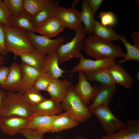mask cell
Listing matches in <instances>:
<instances>
[{
    "label": "cell",
    "mask_w": 139,
    "mask_h": 139,
    "mask_svg": "<svg viewBox=\"0 0 139 139\" xmlns=\"http://www.w3.org/2000/svg\"><path fill=\"white\" fill-rule=\"evenodd\" d=\"M132 36L134 42L133 45L139 48V33L138 32H134L132 33Z\"/></svg>",
    "instance_id": "cell-40"
},
{
    "label": "cell",
    "mask_w": 139,
    "mask_h": 139,
    "mask_svg": "<svg viewBox=\"0 0 139 139\" xmlns=\"http://www.w3.org/2000/svg\"><path fill=\"white\" fill-rule=\"evenodd\" d=\"M9 67L2 66L0 67V89H2L7 78Z\"/></svg>",
    "instance_id": "cell-38"
},
{
    "label": "cell",
    "mask_w": 139,
    "mask_h": 139,
    "mask_svg": "<svg viewBox=\"0 0 139 139\" xmlns=\"http://www.w3.org/2000/svg\"><path fill=\"white\" fill-rule=\"evenodd\" d=\"M19 133L26 139H44V134L32 129L27 128L19 131Z\"/></svg>",
    "instance_id": "cell-36"
},
{
    "label": "cell",
    "mask_w": 139,
    "mask_h": 139,
    "mask_svg": "<svg viewBox=\"0 0 139 139\" xmlns=\"http://www.w3.org/2000/svg\"><path fill=\"white\" fill-rule=\"evenodd\" d=\"M9 68L7 78L2 89L8 92H20L22 80L20 65L16 62H13Z\"/></svg>",
    "instance_id": "cell-14"
},
{
    "label": "cell",
    "mask_w": 139,
    "mask_h": 139,
    "mask_svg": "<svg viewBox=\"0 0 139 139\" xmlns=\"http://www.w3.org/2000/svg\"><path fill=\"white\" fill-rule=\"evenodd\" d=\"M6 92L2 89H0V104Z\"/></svg>",
    "instance_id": "cell-41"
},
{
    "label": "cell",
    "mask_w": 139,
    "mask_h": 139,
    "mask_svg": "<svg viewBox=\"0 0 139 139\" xmlns=\"http://www.w3.org/2000/svg\"><path fill=\"white\" fill-rule=\"evenodd\" d=\"M10 26L21 29L26 32H36V29L32 21V16L24 9L18 16L11 15L10 19Z\"/></svg>",
    "instance_id": "cell-25"
},
{
    "label": "cell",
    "mask_w": 139,
    "mask_h": 139,
    "mask_svg": "<svg viewBox=\"0 0 139 139\" xmlns=\"http://www.w3.org/2000/svg\"><path fill=\"white\" fill-rule=\"evenodd\" d=\"M11 15L6 3L3 0H0V22L5 25L10 26Z\"/></svg>",
    "instance_id": "cell-35"
},
{
    "label": "cell",
    "mask_w": 139,
    "mask_h": 139,
    "mask_svg": "<svg viewBox=\"0 0 139 139\" xmlns=\"http://www.w3.org/2000/svg\"><path fill=\"white\" fill-rule=\"evenodd\" d=\"M85 76L89 82H97L101 85H116V84L110 72L109 68H105L86 74Z\"/></svg>",
    "instance_id": "cell-27"
},
{
    "label": "cell",
    "mask_w": 139,
    "mask_h": 139,
    "mask_svg": "<svg viewBox=\"0 0 139 139\" xmlns=\"http://www.w3.org/2000/svg\"><path fill=\"white\" fill-rule=\"evenodd\" d=\"M99 17L100 19L101 23L103 25L108 27L113 26L116 23V18L112 12H100Z\"/></svg>",
    "instance_id": "cell-34"
},
{
    "label": "cell",
    "mask_w": 139,
    "mask_h": 139,
    "mask_svg": "<svg viewBox=\"0 0 139 139\" xmlns=\"http://www.w3.org/2000/svg\"><path fill=\"white\" fill-rule=\"evenodd\" d=\"M126 124L124 129L111 134L103 135L100 139H139V121L130 119Z\"/></svg>",
    "instance_id": "cell-16"
},
{
    "label": "cell",
    "mask_w": 139,
    "mask_h": 139,
    "mask_svg": "<svg viewBox=\"0 0 139 139\" xmlns=\"http://www.w3.org/2000/svg\"><path fill=\"white\" fill-rule=\"evenodd\" d=\"M79 122L66 112L61 113L53 122L50 132H60L73 128Z\"/></svg>",
    "instance_id": "cell-23"
},
{
    "label": "cell",
    "mask_w": 139,
    "mask_h": 139,
    "mask_svg": "<svg viewBox=\"0 0 139 139\" xmlns=\"http://www.w3.org/2000/svg\"><path fill=\"white\" fill-rule=\"evenodd\" d=\"M20 57L22 62L41 72L47 55L34 49L31 51L22 54Z\"/></svg>",
    "instance_id": "cell-24"
},
{
    "label": "cell",
    "mask_w": 139,
    "mask_h": 139,
    "mask_svg": "<svg viewBox=\"0 0 139 139\" xmlns=\"http://www.w3.org/2000/svg\"><path fill=\"white\" fill-rule=\"evenodd\" d=\"M95 16L100 6L103 1V0H86Z\"/></svg>",
    "instance_id": "cell-39"
},
{
    "label": "cell",
    "mask_w": 139,
    "mask_h": 139,
    "mask_svg": "<svg viewBox=\"0 0 139 139\" xmlns=\"http://www.w3.org/2000/svg\"><path fill=\"white\" fill-rule=\"evenodd\" d=\"M59 6V3L57 1L50 0L45 7L32 16V22L34 28L36 29L48 19L56 16Z\"/></svg>",
    "instance_id": "cell-19"
},
{
    "label": "cell",
    "mask_w": 139,
    "mask_h": 139,
    "mask_svg": "<svg viewBox=\"0 0 139 139\" xmlns=\"http://www.w3.org/2000/svg\"><path fill=\"white\" fill-rule=\"evenodd\" d=\"M32 115L31 105L24 100L23 94L6 92L0 104V118L12 116L30 118Z\"/></svg>",
    "instance_id": "cell-2"
},
{
    "label": "cell",
    "mask_w": 139,
    "mask_h": 139,
    "mask_svg": "<svg viewBox=\"0 0 139 139\" xmlns=\"http://www.w3.org/2000/svg\"><path fill=\"white\" fill-rule=\"evenodd\" d=\"M58 115L47 116L32 115L30 117L27 128L34 129L44 134L50 132L52 124Z\"/></svg>",
    "instance_id": "cell-20"
},
{
    "label": "cell",
    "mask_w": 139,
    "mask_h": 139,
    "mask_svg": "<svg viewBox=\"0 0 139 139\" xmlns=\"http://www.w3.org/2000/svg\"><path fill=\"white\" fill-rule=\"evenodd\" d=\"M79 73L77 83L74 86L75 91L80 96L83 102L88 106L90 101L93 100L97 91L98 86H92L82 72Z\"/></svg>",
    "instance_id": "cell-11"
},
{
    "label": "cell",
    "mask_w": 139,
    "mask_h": 139,
    "mask_svg": "<svg viewBox=\"0 0 139 139\" xmlns=\"http://www.w3.org/2000/svg\"><path fill=\"white\" fill-rule=\"evenodd\" d=\"M116 83L128 89L133 86L134 80L129 73L121 66L116 63L109 68Z\"/></svg>",
    "instance_id": "cell-21"
},
{
    "label": "cell",
    "mask_w": 139,
    "mask_h": 139,
    "mask_svg": "<svg viewBox=\"0 0 139 139\" xmlns=\"http://www.w3.org/2000/svg\"><path fill=\"white\" fill-rule=\"evenodd\" d=\"M81 5L82 10L80 13L81 21L84 25L86 33L89 35L92 34L96 21L95 16L86 0L83 1Z\"/></svg>",
    "instance_id": "cell-26"
},
{
    "label": "cell",
    "mask_w": 139,
    "mask_h": 139,
    "mask_svg": "<svg viewBox=\"0 0 139 139\" xmlns=\"http://www.w3.org/2000/svg\"><path fill=\"white\" fill-rule=\"evenodd\" d=\"M125 45L127 50L124 59L119 60V63L123 64L127 61H139V48L131 45L126 39L123 34L120 36L118 39Z\"/></svg>",
    "instance_id": "cell-29"
},
{
    "label": "cell",
    "mask_w": 139,
    "mask_h": 139,
    "mask_svg": "<svg viewBox=\"0 0 139 139\" xmlns=\"http://www.w3.org/2000/svg\"><path fill=\"white\" fill-rule=\"evenodd\" d=\"M100 122L106 135H109L126 127V124L118 118L108 106H101L91 110Z\"/></svg>",
    "instance_id": "cell-6"
},
{
    "label": "cell",
    "mask_w": 139,
    "mask_h": 139,
    "mask_svg": "<svg viewBox=\"0 0 139 139\" xmlns=\"http://www.w3.org/2000/svg\"><path fill=\"white\" fill-rule=\"evenodd\" d=\"M3 24L0 22V54L5 56L7 53L5 47L6 35L3 27Z\"/></svg>",
    "instance_id": "cell-37"
},
{
    "label": "cell",
    "mask_w": 139,
    "mask_h": 139,
    "mask_svg": "<svg viewBox=\"0 0 139 139\" xmlns=\"http://www.w3.org/2000/svg\"><path fill=\"white\" fill-rule=\"evenodd\" d=\"M74 37L70 41L62 44L59 47L57 53L59 63L62 64L74 58H80L83 50V39L86 32L82 24L75 30Z\"/></svg>",
    "instance_id": "cell-5"
},
{
    "label": "cell",
    "mask_w": 139,
    "mask_h": 139,
    "mask_svg": "<svg viewBox=\"0 0 139 139\" xmlns=\"http://www.w3.org/2000/svg\"><path fill=\"white\" fill-rule=\"evenodd\" d=\"M72 85L71 82L67 80L52 78L46 91L50 98L60 103L65 98Z\"/></svg>",
    "instance_id": "cell-12"
},
{
    "label": "cell",
    "mask_w": 139,
    "mask_h": 139,
    "mask_svg": "<svg viewBox=\"0 0 139 139\" xmlns=\"http://www.w3.org/2000/svg\"><path fill=\"white\" fill-rule=\"evenodd\" d=\"M23 96L25 101L31 105L39 104L46 99L40 91L33 87L23 94Z\"/></svg>",
    "instance_id": "cell-31"
},
{
    "label": "cell",
    "mask_w": 139,
    "mask_h": 139,
    "mask_svg": "<svg viewBox=\"0 0 139 139\" xmlns=\"http://www.w3.org/2000/svg\"><path fill=\"white\" fill-rule=\"evenodd\" d=\"M94 34L103 40L111 42L118 39L119 35L111 27L105 26L96 21L94 28Z\"/></svg>",
    "instance_id": "cell-28"
},
{
    "label": "cell",
    "mask_w": 139,
    "mask_h": 139,
    "mask_svg": "<svg viewBox=\"0 0 139 139\" xmlns=\"http://www.w3.org/2000/svg\"><path fill=\"white\" fill-rule=\"evenodd\" d=\"M52 78L49 75L42 73V74L36 80L32 87L40 92L42 91H46Z\"/></svg>",
    "instance_id": "cell-33"
},
{
    "label": "cell",
    "mask_w": 139,
    "mask_h": 139,
    "mask_svg": "<svg viewBox=\"0 0 139 139\" xmlns=\"http://www.w3.org/2000/svg\"><path fill=\"white\" fill-rule=\"evenodd\" d=\"M5 60V58L2 55H0V66L4 64Z\"/></svg>",
    "instance_id": "cell-42"
},
{
    "label": "cell",
    "mask_w": 139,
    "mask_h": 139,
    "mask_svg": "<svg viewBox=\"0 0 139 139\" xmlns=\"http://www.w3.org/2000/svg\"><path fill=\"white\" fill-rule=\"evenodd\" d=\"M11 15L19 16L24 10V0H4Z\"/></svg>",
    "instance_id": "cell-32"
},
{
    "label": "cell",
    "mask_w": 139,
    "mask_h": 139,
    "mask_svg": "<svg viewBox=\"0 0 139 139\" xmlns=\"http://www.w3.org/2000/svg\"><path fill=\"white\" fill-rule=\"evenodd\" d=\"M3 27L5 33V47L7 53L20 56L24 53L34 49L25 31L3 24Z\"/></svg>",
    "instance_id": "cell-3"
},
{
    "label": "cell",
    "mask_w": 139,
    "mask_h": 139,
    "mask_svg": "<svg viewBox=\"0 0 139 139\" xmlns=\"http://www.w3.org/2000/svg\"><path fill=\"white\" fill-rule=\"evenodd\" d=\"M79 64L73 67L70 71L71 73L80 71L84 74L90 73L102 69L109 68L116 63V58H108L92 60L84 58L82 55Z\"/></svg>",
    "instance_id": "cell-8"
},
{
    "label": "cell",
    "mask_w": 139,
    "mask_h": 139,
    "mask_svg": "<svg viewBox=\"0 0 139 139\" xmlns=\"http://www.w3.org/2000/svg\"><path fill=\"white\" fill-rule=\"evenodd\" d=\"M20 65L22 72L21 90L20 93L23 94L32 87L36 80L42 73L22 62Z\"/></svg>",
    "instance_id": "cell-18"
},
{
    "label": "cell",
    "mask_w": 139,
    "mask_h": 139,
    "mask_svg": "<svg viewBox=\"0 0 139 139\" xmlns=\"http://www.w3.org/2000/svg\"><path fill=\"white\" fill-rule=\"evenodd\" d=\"M30 118L12 116L0 118V129L4 134L13 136L28 127Z\"/></svg>",
    "instance_id": "cell-9"
},
{
    "label": "cell",
    "mask_w": 139,
    "mask_h": 139,
    "mask_svg": "<svg viewBox=\"0 0 139 139\" xmlns=\"http://www.w3.org/2000/svg\"><path fill=\"white\" fill-rule=\"evenodd\" d=\"M65 28L56 15L48 19L40 24L36 28V32L51 38L56 37Z\"/></svg>",
    "instance_id": "cell-17"
},
{
    "label": "cell",
    "mask_w": 139,
    "mask_h": 139,
    "mask_svg": "<svg viewBox=\"0 0 139 139\" xmlns=\"http://www.w3.org/2000/svg\"><path fill=\"white\" fill-rule=\"evenodd\" d=\"M80 0H75L73 1L72 6L75 7L76 4L79 2Z\"/></svg>",
    "instance_id": "cell-44"
},
{
    "label": "cell",
    "mask_w": 139,
    "mask_h": 139,
    "mask_svg": "<svg viewBox=\"0 0 139 139\" xmlns=\"http://www.w3.org/2000/svg\"><path fill=\"white\" fill-rule=\"evenodd\" d=\"M72 85L61 104L63 110L78 122H82L89 119L92 113L88 106L82 101L75 91Z\"/></svg>",
    "instance_id": "cell-4"
},
{
    "label": "cell",
    "mask_w": 139,
    "mask_h": 139,
    "mask_svg": "<svg viewBox=\"0 0 139 139\" xmlns=\"http://www.w3.org/2000/svg\"><path fill=\"white\" fill-rule=\"evenodd\" d=\"M54 139H62L59 136H57ZM74 139H86L85 138L82 136L78 137Z\"/></svg>",
    "instance_id": "cell-43"
},
{
    "label": "cell",
    "mask_w": 139,
    "mask_h": 139,
    "mask_svg": "<svg viewBox=\"0 0 139 139\" xmlns=\"http://www.w3.org/2000/svg\"><path fill=\"white\" fill-rule=\"evenodd\" d=\"M56 16L65 28L75 30L82 24L80 12L72 6L68 8L59 6Z\"/></svg>",
    "instance_id": "cell-10"
},
{
    "label": "cell",
    "mask_w": 139,
    "mask_h": 139,
    "mask_svg": "<svg viewBox=\"0 0 139 139\" xmlns=\"http://www.w3.org/2000/svg\"><path fill=\"white\" fill-rule=\"evenodd\" d=\"M32 115L53 116L59 115L63 110L60 102L50 98L37 105H31Z\"/></svg>",
    "instance_id": "cell-13"
},
{
    "label": "cell",
    "mask_w": 139,
    "mask_h": 139,
    "mask_svg": "<svg viewBox=\"0 0 139 139\" xmlns=\"http://www.w3.org/2000/svg\"><path fill=\"white\" fill-rule=\"evenodd\" d=\"M26 33L34 49L46 55L56 52L65 40V38L63 37L52 39L37 35L35 33L29 32Z\"/></svg>",
    "instance_id": "cell-7"
},
{
    "label": "cell",
    "mask_w": 139,
    "mask_h": 139,
    "mask_svg": "<svg viewBox=\"0 0 139 139\" xmlns=\"http://www.w3.org/2000/svg\"><path fill=\"white\" fill-rule=\"evenodd\" d=\"M50 0H24V9L33 16L45 7Z\"/></svg>",
    "instance_id": "cell-30"
},
{
    "label": "cell",
    "mask_w": 139,
    "mask_h": 139,
    "mask_svg": "<svg viewBox=\"0 0 139 139\" xmlns=\"http://www.w3.org/2000/svg\"><path fill=\"white\" fill-rule=\"evenodd\" d=\"M58 58L56 52L47 54L42 73L47 74L53 79H59L63 76L66 71L61 68L58 66Z\"/></svg>",
    "instance_id": "cell-22"
},
{
    "label": "cell",
    "mask_w": 139,
    "mask_h": 139,
    "mask_svg": "<svg viewBox=\"0 0 139 139\" xmlns=\"http://www.w3.org/2000/svg\"><path fill=\"white\" fill-rule=\"evenodd\" d=\"M86 54L96 60L108 58H124L125 54L119 45L101 39L94 34L90 35L83 41Z\"/></svg>",
    "instance_id": "cell-1"
},
{
    "label": "cell",
    "mask_w": 139,
    "mask_h": 139,
    "mask_svg": "<svg viewBox=\"0 0 139 139\" xmlns=\"http://www.w3.org/2000/svg\"><path fill=\"white\" fill-rule=\"evenodd\" d=\"M117 90L116 85H101L98 86L97 93L92 103L88 106L90 111L98 107L108 106Z\"/></svg>",
    "instance_id": "cell-15"
}]
</instances>
